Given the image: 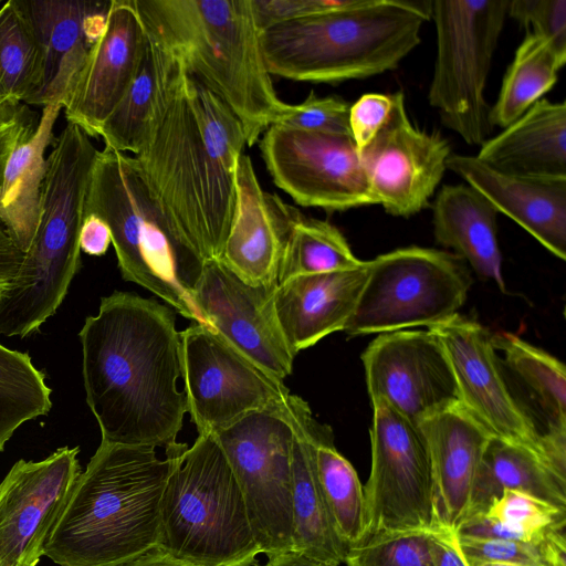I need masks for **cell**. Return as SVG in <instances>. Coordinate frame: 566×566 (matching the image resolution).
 I'll list each match as a JSON object with an SVG mask.
<instances>
[{
    "mask_svg": "<svg viewBox=\"0 0 566 566\" xmlns=\"http://www.w3.org/2000/svg\"><path fill=\"white\" fill-rule=\"evenodd\" d=\"M86 402L102 441L135 447L177 444L187 401L181 339L170 306L136 293L101 298L78 333Z\"/></svg>",
    "mask_w": 566,
    "mask_h": 566,
    "instance_id": "6da1fadb",
    "label": "cell"
},
{
    "mask_svg": "<svg viewBox=\"0 0 566 566\" xmlns=\"http://www.w3.org/2000/svg\"><path fill=\"white\" fill-rule=\"evenodd\" d=\"M156 448L101 441L52 530L44 556L59 566H117L157 547L172 459Z\"/></svg>",
    "mask_w": 566,
    "mask_h": 566,
    "instance_id": "7a4b0ae2",
    "label": "cell"
},
{
    "mask_svg": "<svg viewBox=\"0 0 566 566\" xmlns=\"http://www.w3.org/2000/svg\"><path fill=\"white\" fill-rule=\"evenodd\" d=\"M145 28L239 118L247 145L282 122L251 0H135Z\"/></svg>",
    "mask_w": 566,
    "mask_h": 566,
    "instance_id": "3957f363",
    "label": "cell"
},
{
    "mask_svg": "<svg viewBox=\"0 0 566 566\" xmlns=\"http://www.w3.org/2000/svg\"><path fill=\"white\" fill-rule=\"evenodd\" d=\"M430 0H358L352 7L274 23L260 32L269 73L337 83L394 70L420 42Z\"/></svg>",
    "mask_w": 566,
    "mask_h": 566,
    "instance_id": "277c9868",
    "label": "cell"
},
{
    "mask_svg": "<svg viewBox=\"0 0 566 566\" xmlns=\"http://www.w3.org/2000/svg\"><path fill=\"white\" fill-rule=\"evenodd\" d=\"M86 214L107 224L123 280L148 290L193 323L206 325L193 298L206 261L160 207L134 156L108 148L98 151Z\"/></svg>",
    "mask_w": 566,
    "mask_h": 566,
    "instance_id": "5b68a950",
    "label": "cell"
},
{
    "mask_svg": "<svg viewBox=\"0 0 566 566\" xmlns=\"http://www.w3.org/2000/svg\"><path fill=\"white\" fill-rule=\"evenodd\" d=\"M98 151L73 123L55 138L35 237L17 276L0 286L1 335L24 338L38 332L65 298L82 266L80 232Z\"/></svg>",
    "mask_w": 566,
    "mask_h": 566,
    "instance_id": "8992f818",
    "label": "cell"
},
{
    "mask_svg": "<svg viewBox=\"0 0 566 566\" xmlns=\"http://www.w3.org/2000/svg\"><path fill=\"white\" fill-rule=\"evenodd\" d=\"M133 156L184 239L205 261H219L233 218L235 170L224 165L202 133L186 72L151 136Z\"/></svg>",
    "mask_w": 566,
    "mask_h": 566,
    "instance_id": "52a82bcc",
    "label": "cell"
},
{
    "mask_svg": "<svg viewBox=\"0 0 566 566\" xmlns=\"http://www.w3.org/2000/svg\"><path fill=\"white\" fill-rule=\"evenodd\" d=\"M172 463L160 504V547L193 566H254L244 499L213 434L168 449Z\"/></svg>",
    "mask_w": 566,
    "mask_h": 566,
    "instance_id": "ba28073f",
    "label": "cell"
},
{
    "mask_svg": "<svg viewBox=\"0 0 566 566\" xmlns=\"http://www.w3.org/2000/svg\"><path fill=\"white\" fill-rule=\"evenodd\" d=\"M310 410L291 394L211 433L240 486L260 553L268 557L292 549V443Z\"/></svg>",
    "mask_w": 566,
    "mask_h": 566,
    "instance_id": "9c48e42d",
    "label": "cell"
},
{
    "mask_svg": "<svg viewBox=\"0 0 566 566\" xmlns=\"http://www.w3.org/2000/svg\"><path fill=\"white\" fill-rule=\"evenodd\" d=\"M509 0H434L437 57L429 103L469 145L493 130L484 91Z\"/></svg>",
    "mask_w": 566,
    "mask_h": 566,
    "instance_id": "30bf717a",
    "label": "cell"
},
{
    "mask_svg": "<svg viewBox=\"0 0 566 566\" xmlns=\"http://www.w3.org/2000/svg\"><path fill=\"white\" fill-rule=\"evenodd\" d=\"M471 277L457 254L408 247L369 261V273L344 332L350 336L433 326L458 313Z\"/></svg>",
    "mask_w": 566,
    "mask_h": 566,
    "instance_id": "8fae6325",
    "label": "cell"
},
{
    "mask_svg": "<svg viewBox=\"0 0 566 566\" xmlns=\"http://www.w3.org/2000/svg\"><path fill=\"white\" fill-rule=\"evenodd\" d=\"M371 405L365 538L382 533L447 532L439 524L432 465L419 424L384 400Z\"/></svg>",
    "mask_w": 566,
    "mask_h": 566,
    "instance_id": "7c38bea8",
    "label": "cell"
},
{
    "mask_svg": "<svg viewBox=\"0 0 566 566\" xmlns=\"http://www.w3.org/2000/svg\"><path fill=\"white\" fill-rule=\"evenodd\" d=\"M260 149L273 182L300 206L344 211L377 205L350 134L276 123L263 133Z\"/></svg>",
    "mask_w": 566,
    "mask_h": 566,
    "instance_id": "4fadbf2b",
    "label": "cell"
},
{
    "mask_svg": "<svg viewBox=\"0 0 566 566\" xmlns=\"http://www.w3.org/2000/svg\"><path fill=\"white\" fill-rule=\"evenodd\" d=\"M187 412L198 434H209L243 416L286 399L284 380L268 374L212 328L192 324L180 332Z\"/></svg>",
    "mask_w": 566,
    "mask_h": 566,
    "instance_id": "5bb4252c",
    "label": "cell"
},
{
    "mask_svg": "<svg viewBox=\"0 0 566 566\" xmlns=\"http://www.w3.org/2000/svg\"><path fill=\"white\" fill-rule=\"evenodd\" d=\"M428 331L447 357L460 405L492 437L527 448L548 464L543 433L510 392L489 331L458 313Z\"/></svg>",
    "mask_w": 566,
    "mask_h": 566,
    "instance_id": "9a60e30c",
    "label": "cell"
},
{
    "mask_svg": "<svg viewBox=\"0 0 566 566\" xmlns=\"http://www.w3.org/2000/svg\"><path fill=\"white\" fill-rule=\"evenodd\" d=\"M78 447L17 461L0 483V566H38L82 472Z\"/></svg>",
    "mask_w": 566,
    "mask_h": 566,
    "instance_id": "2e32d148",
    "label": "cell"
},
{
    "mask_svg": "<svg viewBox=\"0 0 566 566\" xmlns=\"http://www.w3.org/2000/svg\"><path fill=\"white\" fill-rule=\"evenodd\" d=\"M392 95L386 123L358 153L376 203L392 216L410 217L428 206L451 150L438 134L412 125L401 92Z\"/></svg>",
    "mask_w": 566,
    "mask_h": 566,
    "instance_id": "e0dca14e",
    "label": "cell"
},
{
    "mask_svg": "<svg viewBox=\"0 0 566 566\" xmlns=\"http://www.w3.org/2000/svg\"><path fill=\"white\" fill-rule=\"evenodd\" d=\"M277 285L242 281L218 260L206 261L193 298L206 325L268 374L284 380L295 354L281 331L275 310Z\"/></svg>",
    "mask_w": 566,
    "mask_h": 566,
    "instance_id": "ac0fdd59",
    "label": "cell"
},
{
    "mask_svg": "<svg viewBox=\"0 0 566 566\" xmlns=\"http://www.w3.org/2000/svg\"><path fill=\"white\" fill-rule=\"evenodd\" d=\"M367 390L415 422L458 401L447 357L429 331L379 334L361 355Z\"/></svg>",
    "mask_w": 566,
    "mask_h": 566,
    "instance_id": "d6986e66",
    "label": "cell"
},
{
    "mask_svg": "<svg viewBox=\"0 0 566 566\" xmlns=\"http://www.w3.org/2000/svg\"><path fill=\"white\" fill-rule=\"evenodd\" d=\"M146 32L135 0H111L103 32L94 43L64 107L67 123L90 137L115 111L134 80Z\"/></svg>",
    "mask_w": 566,
    "mask_h": 566,
    "instance_id": "ffe728a7",
    "label": "cell"
},
{
    "mask_svg": "<svg viewBox=\"0 0 566 566\" xmlns=\"http://www.w3.org/2000/svg\"><path fill=\"white\" fill-rule=\"evenodd\" d=\"M234 188L233 218L219 261L249 284L277 285L290 229L300 210L261 188L244 154L237 160Z\"/></svg>",
    "mask_w": 566,
    "mask_h": 566,
    "instance_id": "44dd1931",
    "label": "cell"
},
{
    "mask_svg": "<svg viewBox=\"0 0 566 566\" xmlns=\"http://www.w3.org/2000/svg\"><path fill=\"white\" fill-rule=\"evenodd\" d=\"M40 42L42 81L27 105L64 108L87 56L104 30L111 1L19 0Z\"/></svg>",
    "mask_w": 566,
    "mask_h": 566,
    "instance_id": "7402d4cb",
    "label": "cell"
},
{
    "mask_svg": "<svg viewBox=\"0 0 566 566\" xmlns=\"http://www.w3.org/2000/svg\"><path fill=\"white\" fill-rule=\"evenodd\" d=\"M418 424L429 449L440 527L455 534L470 515L476 476L493 437L459 401Z\"/></svg>",
    "mask_w": 566,
    "mask_h": 566,
    "instance_id": "603a6c76",
    "label": "cell"
},
{
    "mask_svg": "<svg viewBox=\"0 0 566 566\" xmlns=\"http://www.w3.org/2000/svg\"><path fill=\"white\" fill-rule=\"evenodd\" d=\"M447 168L463 178L497 212L532 234L552 254L566 259V178L511 175L476 156L450 154Z\"/></svg>",
    "mask_w": 566,
    "mask_h": 566,
    "instance_id": "cb8c5ba5",
    "label": "cell"
},
{
    "mask_svg": "<svg viewBox=\"0 0 566 566\" xmlns=\"http://www.w3.org/2000/svg\"><path fill=\"white\" fill-rule=\"evenodd\" d=\"M368 273L369 261H364L354 269L300 275L277 284L274 310L295 355L325 336L345 329Z\"/></svg>",
    "mask_w": 566,
    "mask_h": 566,
    "instance_id": "d4e9b609",
    "label": "cell"
},
{
    "mask_svg": "<svg viewBox=\"0 0 566 566\" xmlns=\"http://www.w3.org/2000/svg\"><path fill=\"white\" fill-rule=\"evenodd\" d=\"M145 27V25H144ZM140 64L99 130L105 148L137 155L160 122L185 75L181 60L145 28Z\"/></svg>",
    "mask_w": 566,
    "mask_h": 566,
    "instance_id": "484cf974",
    "label": "cell"
},
{
    "mask_svg": "<svg viewBox=\"0 0 566 566\" xmlns=\"http://www.w3.org/2000/svg\"><path fill=\"white\" fill-rule=\"evenodd\" d=\"M499 171L566 178V104L541 98L504 130L481 145L476 156Z\"/></svg>",
    "mask_w": 566,
    "mask_h": 566,
    "instance_id": "4316f807",
    "label": "cell"
},
{
    "mask_svg": "<svg viewBox=\"0 0 566 566\" xmlns=\"http://www.w3.org/2000/svg\"><path fill=\"white\" fill-rule=\"evenodd\" d=\"M329 430L310 410L295 428L292 443V551L338 566L347 547L333 525L316 468V447Z\"/></svg>",
    "mask_w": 566,
    "mask_h": 566,
    "instance_id": "83f0119b",
    "label": "cell"
},
{
    "mask_svg": "<svg viewBox=\"0 0 566 566\" xmlns=\"http://www.w3.org/2000/svg\"><path fill=\"white\" fill-rule=\"evenodd\" d=\"M496 209L469 185L443 186L433 202V233L483 279L505 291Z\"/></svg>",
    "mask_w": 566,
    "mask_h": 566,
    "instance_id": "f1b7e54d",
    "label": "cell"
},
{
    "mask_svg": "<svg viewBox=\"0 0 566 566\" xmlns=\"http://www.w3.org/2000/svg\"><path fill=\"white\" fill-rule=\"evenodd\" d=\"M60 103L43 107L34 134L10 155L0 184V224L25 253L41 218L42 189L46 174L45 150L53 145Z\"/></svg>",
    "mask_w": 566,
    "mask_h": 566,
    "instance_id": "f546056e",
    "label": "cell"
},
{
    "mask_svg": "<svg viewBox=\"0 0 566 566\" xmlns=\"http://www.w3.org/2000/svg\"><path fill=\"white\" fill-rule=\"evenodd\" d=\"M504 490L522 491L566 510V479L532 450L493 437L476 476L469 517L484 512Z\"/></svg>",
    "mask_w": 566,
    "mask_h": 566,
    "instance_id": "4dcf8cb0",
    "label": "cell"
},
{
    "mask_svg": "<svg viewBox=\"0 0 566 566\" xmlns=\"http://www.w3.org/2000/svg\"><path fill=\"white\" fill-rule=\"evenodd\" d=\"M565 526L566 510L522 491L504 490L484 512L468 517L455 535L537 543Z\"/></svg>",
    "mask_w": 566,
    "mask_h": 566,
    "instance_id": "1f68e13d",
    "label": "cell"
},
{
    "mask_svg": "<svg viewBox=\"0 0 566 566\" xmlns=\"http://www.w3.org/2000/svg\"><path fill=\"white\" fill-rule=\"evenodd\" d=\"M566 62L546 39L527 32L502 82L499 98L490 111L492 126L507 127L521 117L557 81Z\"/></svg>",
    "mask_w": 566,
    "mask_h": 566,
    "instance_id": "d6a6232c",
    "label": "cell"
},
{
    "mask_svg": "<svg viewBox=\"0 0 566 566\" xmlns=\"http://www.w3.org/2000/svg\"><path fill=\"white\" fill-rule=\"evenodd\" d=\"M43 54L19 0L0 3V104L27 103L42 81Z\"/></svg>",
    "mask_w": 566,
    "mask_h": 566,
    "instance_id": "836d02e7",
    "label": "cell"
},
{
    "mask_svg": "<svg viewBox=\"0 0 566 566\" xmlns=\"http://www.w3.org/2000/svg\"><path fill=\"white\" fill-rule=\"evenodd\" d=\"M316 468L333 525L348 549L366 536L365 492L354 467L335 448L331 429L317 443Z\"/></svg>",
    "mask_w": 566,
    "mask_h": 566,
    "instance_id": "e575fe53",
    "label": "cell"
},
{
    "mask_svg": "<svg viewBox=\"0 0 566 566\" xmlns=\"http://www.w3.org/2000/svg\"><path fill=\"white\" fill-rule=\"evenodd\" d=\"M363 262L337 228L298 211L290 229L277 284L300 275L354 269Z\"/></svg>",
    "mask_w": 566,
    "mask_h": 566,
    "instance_id": "d590c367",
    "label": "cell"
},
{
    "mask_svg": "<svg viewBox=\"0 0 566 566\" xmlns=\"http://www.w3.org/2000/svg\"><path fill=\"white\" fill-rule=\"evenodd\" d=\"M51 394L28 353L0 344V452L23 422L49 413Z\"/></svg>",
    "mask_w": 566,
    "mask_h": 566,
    "instance_id": "8d00e7d4",
    "label": "cell"
},
{
    "mask_svg": "<svg viewBox=\"0 0 566 566\" xmlns=\"http://www.w3.org/2000/svg\"><path fill=\"white\" fill-rule=\"evenodd\" d=\"M492 342L495 349L504 353L509 367L536 395L549 415V427H566L565 365L509 332L492 335Z\"/></svg>",
    "mask_w": 566,
    "mask_h": 566,
    "instance_id": "74e56055",
    "label": "cell"
},
{
    "mask_svg": "<svg viewBox=\"0 0 566 566\" xmlns=\"http://www.w3.org/2000/svg\"><path fill=\"white\" fill-rule=\"evenodd\" d=\"M186 86L202 133L224 165L235 170L237 160L247 145L241 122L216 94L187 71Z\"/></svg>",
    "mask_w": 566,
    "mask_h": 566,
    "instance_id": "f35d334b",
    "label": "cell"
},
{
    "mask_svg": "<svg viewBox=\"0 0 566 566\" xmlns=\"http://www.w3.org/2000/svg\"><path fill=\"white\" fill-rule=\"evenodd\" d=\"M565 531L551 533L544 541L523 543L495 538L457 537L469 563L502 562L528 566H566Z\"/></svg>",
    "mask_w": 566,
    "mask_h": 566,
    "instance_id": "ab89813d",
    "label": "cell"
},
{
    "mask_svg": "<svg viewBox=\"0 0 566 566\" xmlns=\"http://www.w3.org/2000/svg\"><path fill=\"white\" fill-rule=\"evenodd\" d=\"M439 533V532H438ZM430 532L382 533L347 549V566H434Z\"/></svg>",
    "mask_w": 566,
    "mask_h": 566,
    "instance_id": "60d3db41",
    "label": "cell"
},
{
    "mask_svg": "<svg viewBox=\"0 0 566 566\" xmlns=\"http://www.w3.org/2000/svg\"><path fill=\"white\" fill-rule=\"evenodd\" d=\"M349 111L350 104L338 96L319 97L311 92L280 123L310 132L350 134Z\"/></svg>",
    "mask_w": 566,
    "mask_h": 566,
    "instance_id": "b9f144b4",
    "label": "cell"
},
{
    "mask_svg": "<svg viewBox=\"0 0 566 566\" xmlns=\"http://www.w3.org/2000/svg\"><path fill=\"white\" fill-rule=\"evenodd\" d=\"M507 15L566 55V0H509Z\"/></svg>",
    "mask_w": 566,
    "mask_h": 566,
    "instance_id": "7bdbcfd3",
    "label": "cell"
},
{
    "mask_svg": "<svg viewBox=\"0 0 566 566\" xmlns=\"http://www.w3.org/2000/svg\"><path fill=\"white\" fill-rule=\"evenodd\" d=\"M358 0H251L260 31L286 20L344 9Z\"/></svg>",
    "mask_w": 566,
    "mask_h": 566,
    "instance_id": "ee69618b",
    "label": "cell"
},
{
    "mask_svg": "<svg viewBox=\"0 0 566 566\" xmlns=\"http://www.w3.org/2000/svg\"><path fill=\"white\" fill-rule=\"evenodd\" d=\"M39 120L38 114L24 103L0 104V184L10 155L34 134Z\"/></svg>",
    "mask_w": 566,
    "mask_h": 566,
    "instance_id": "f6af8a7d",
    "label": "cell"
},
{
    "mask_svg": "<svg viewBox=\"0 0 566 566\" xmlns=\"http://www.w3.org/2000/svg\"><path fill=\"white\" fill-rule=\"evenodd\" d=\"M394 105V95L365 94L350 105L349 129L358 151L386 123Z\"/></svg>",
    "mask_w": 566,
    "mask_h": 566,
    "instance_id": "bcb514c9",
    "label": "cell"
},
{
    "mask_svg": "<svg viewBox=\"0 0 566 566\" xmlns=\"http://www.w3.org/2000/svg\"><path fill=\"white\" fill-rule=\"evenodd\" d=\"M112 243L107 224L95 214H86L80 232V249L88 255L101 256Z\"/></svg>",
    "mask_w": 566,
    "mask_h": 566,
    "instance_id": "7dc6e473",
    "label": "cell"
},
{
    "mask_svg": "<svg viewBox=\"0 0 566 566\" xmlns=\"http://www.w3.org/2000/svg\"><path fill=\"white\" fill-rule=\"evenodd\" d=\"M429 545L434 566H470L458 545L455 534L432 533Z\"/></svg>",
    "mask_w": 566,
    "mask_h": 566,
    "instance_id": "c3c4849f",
    "label": "cell"
},
{
    "mask_svg": "<svg viewBox=\"0 0 566 566\" xmlns=\"http://www.w3.org/2000/svg\"><path fill=\"white\" fill-rule=\"evenodd\" d=\"M24 256L25 253L14 243L0 224V286L17 276Z\"/></svg>",
    "mask_w": 566,
    "mask_h": 566,
    "instance_id": "681fc988",
    "label": "cell"
},
{
    "mask_svg": "<svg viewBox=\"0 0 566 566\" xmlns=\"http://www.w3.org/2000/svg\"><path fill=\"white\" fill-rule=\"evenodd\" d=\"M117 566H193L175 558L163 547H157L139 557Z\"/></svg>",
    "mask_w": 566,
    "mask_h": 566,
    "instance_id": "f907efd6",
    "label": "cell"
},
{
    "mask_svg": "<svg viewBox=\"0 0 566 566\" xmlns=\"http://www.w3.org/2000/svg\"><path fill=\"white\" fill-rule=\"evenodd\" d=\"M254 566H335L311 558L295 551H286L268 557L266 563Z\"/></svg>",
    "mask_w": 566,
    "mask_h": 566,
    "instance_id": "816d5d0a",
    "label": "cell"
},
{
    "mask_svg": "<svg viewBox=\"0 0 566 566\" xmlns=\"http://www.w3.org/2000/svg\"><path fill=\"white\" fill-rule=\"evenodd\" d=\"M469 563V562H468ZM470 566H528L515 563H502V562H474L469 563Z\"/></svg>",
    "mask_w": 566,
    "mask_h": 566,
    "instance_id": "f5cc1de1",
    "label": "cell"
},
{
    "mask_svg": "<svg viewBox=\"0 0 566 566\" xmlns=\"http://www.w3.org/2000/svg\"><path fill=\"white\" fill-rule=\"evenodd\" d=\"M0 3H1V1H0Z\"/></svg>",
    "mask_w": 566,
    "mask_h": 566,
    "instance_id": "db71d44e",
    "label": "cell"
}]
</instances>
